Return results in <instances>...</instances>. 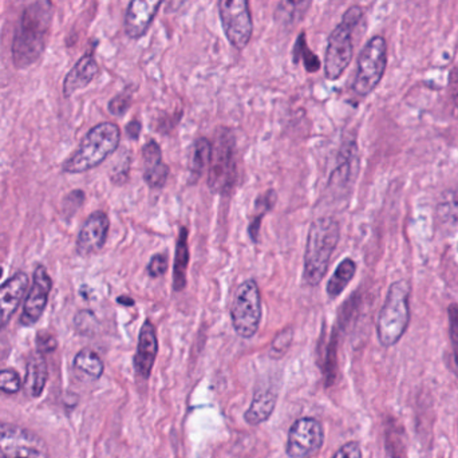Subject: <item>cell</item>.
<instances>
[{"label": "cell", "instance_id": "obj_1", "mask_svg": "<svg viewBox=\"0 0 458 458\" xmlns=\"http://www.w3.org/2000/svg\"><path fill=\"white\" fill-rule=\"evenodd\" d=\"M52 15L54 10L50 0H38L26 7L12 42V61L18 69H26L41 58L51 27Z\"/></svg>", "mask_w": 458, "mask_h": 458}, {"label": "cell", "instance_id": "obj_2", "mask_svg": "<svg viewBox=\"0 0 458 458\" xmlns=\"http://www.w3.org/2000/svg\"><path fill=\"white\" fill-rule=\"evenodd\" d=\"M339 237V222L332 217H319L311 224L306 245L303 274V279L311 287H316L323 280Z\"/></svg>", "mask_w": 458, "mask_h": 458}, {"label": "cell", "instance_id": "obj_3", "mask_svg": "<svg viewBox=\"0 0 458 458\" xmlns=\"http://www.w3.org/2000/svg\"><path fill=\"white\" fill-rule=\"evenodd\" d=\"M121 141V130L113 122H102L93 129L81 143L80 148L64 162L66 174H83L98 167L110 154L114 153Z\"/></svg>", "mask_w": 458, "mask_h": 458}, {"label": "cell", "instance_id": "obj_4", "mask_svg": "<svg viewBox=\"0 0 458 458\" xmlns=\"http://www.w3.org/2000/svg\"><path fill=\"white\" fill-rule=\"evenodd\" d=\"M409 297L410 285L407 280H398L390 285L376 322V334L382 346H392L407 331L410 319Z\"/></svg>", "mask_w": 458, "mask_h": 458}, {"label": "cell", "instance_id": "obj_5", "mask_svg": "<svg viewBox=\"0 0 458 458\" xmlns=\"http://www.w3.org/2000/svg\"><path fill=\"white\" fill-rule=\"evenodd\" d=\"M363 12L360 6H353L343 15L342 22L330 34L324 58V75L327 80L337 81L352 64L353 33L362 19Z\"/></svg>", "mask_w": 458, "mask_h": 458}, {"label": "cell", "instance_id": "obj_6", "mask_svg": "<svg viewBox=\"0 0 458 458\" xmlns=\"http://www.w3.org/2000/svg\"><path fill=\"white\" fill-rule=\"evenodd\" d=\"M237 180V140L231 130L220 129L212 145L208 185L212 192L227 195Z\"/></svg>", "mask_w": 458, "mask_h": 458}, {"label": "cell", "instance_id": "obj_7", "mask_svg": "<svg viewBox=\"0 0 458 458\" xmlns=\"http://www.w3.org/2000/svg\"><path fill=\"white\" fill-rule=\"evenodd\" d=\"M387 64L386 41L374 36L363 47L358 57L357 74L353 90L357 96L368 97L376 90L384 77Z\"/></svg>", "mask_w": 458, "mask_h": 458}, {"label": "cell", "instance_id": "obj_8", "mask_svg": "<svg viewBox=\"0 0 458 458\" xmlns=\"http://www.w3.org/2000/svg\"><path fill=\"white\" fill-rule=\"evenodd\" d=\"M235 332L245 339L255 337L261 321V297L258 283L245 280L235 294L231 307Z\"/></svg>", "mask_w": 458, "mask_h": 458}, {"label": "cell", "instance_id": "obj_9", "mask_svg": "<svg viewBox=\"0 0 458 458\" xmlns=\"http://www.w3.org/2000/svg\"><path fill=\"white\" fill-rule=\"evenodd\" d=\"M217 9L225 38L234 49L242 51L253 33L250 0H219Z\"/></svg>", "mask_w": 458, "mask_h": 458}, {"label": "cell", "instance_id": "obj_10", "mask_svg": "<svg viewBox=\"0 0 458 458\" xmlns=\"http://www.w3.org/2000/svg\"><path fill=\"white\" fill-rule=\"evenodd\" d=\"M0 458H49V447L34 431L0 423Z\"/></svg>", "mask_w": 458, "mask_h": 458}, {"label": "cell", "instance_id": "obj_11", "mask_svg": "<svg viewBox=\"0 0 458 458\" xmlns=\"http://www.w3.org/2000/svg\"><path fill=\"white\" fill-rule=\"evenodd\" d=\"M323 442L322 423L313 417L299 418L290 429L285 453L290 458H308L322 449Z\"/></svg>", "mask_w": 458, "mask_h": 458}, {"label": "cell", "instance_id": "obj_12", "mask_svg": "<svg viewBox=\"0 0 458 458\" xmlns=\"http://www.w3.org/2000/svg\"><path fill=\"white\" fill-rule=\"evenodd\" d=\"M51 289V277L49 276L43 266H39L34 272L33 285L23 306L22 316H20V323L23 326H33L41 319L46 310Z\"/></svg>", "mask_w": 458, "mask_h": 458}, {"label": "cell", "instance_id": "obj_13", "mask_svg": "<svg viewBox=\"0 0 458 458\" xmlns=\"http://www.w3.org/2000/svg\"><path fill=\"white\" fill-rule=\"evenodd\" d=\"M109 217L105 212L97 211L91 213L81 228L77 240V251L81 256H89L98 252L106 243L109 234Z\"/></svg>", "mask_w": 458, "mask_h": 458}, {"label": "cell", "instance_id": "obj_14", "mask_svg": "<svg viewBox=\"0 0 458 458\" xmlns=\"http://www.w3.org/2000/svg\"><path fill=\"white\" fill-rule=\"evenodd\" d=\"M164 0H130L125 15V33L130 39L145 35Z\"/></svg>", "mask_w": 458, "mask_h": 458}, {"label": "cell", "instance_id": "obj_15", "mask_svg": "<svg viewBox=\"0 0 458 458\" xmlns=\"http://www.w3.org/2000/svg\"><path fill=\"white\" fill-rule=\"evenodd\" d=\"M28 276L25 272H18L6 283L0 285V331L6 329L19 307L28 287Z\"/></svg>", "mask_w": 458, "mask_h": 458}, {"label": "cell", "instance_id": "obj_16", "mask_svg": "<svg viewBox=\"0 0 458 458\" xmlns=\"http://www.w3.org/2000/svg\"><path fill=\"white\" fill-rule=\"evenodd\" d=\"M157 353H159V340H157L156 329L151 321H145L138 335L137 352L133 360L138 378L146 381L151 376Z\"/></svg>", "mask_w": 458, "mask_h": 458}, {"label": "cell", "instance_id": "obj_17", "mask_svg": "<svg viewBox=\"0 0 458 458\" xmlns=\"http://www.w3.org/2000/svg\"><path fill=\"white\" fill-rule=\"evenodd\" d=\"M99 67L96 58L91 52L83 55L82 58L70 70L69 74L65 78L64 94L65 97H72L75 91L86 88L93 82L94 78L98 74Z\"/></svg>", "mask_w": 458, "mask_h": 458}, {"label": "cell", "instance_id": "obj_18", "mask_svg": "<svg viewBox=\"0 0 458 458\" xmlns=\"http://www.w3.org/2000/svg\"><path fill=\"white\" fill-rule=\"evenodd\" d=\"M311 4L313 0H279L275 12V22L283 30H290L305 19Z\"/></svg>", "mask_w": 458, "mask_h": 458}, {"label": "cell", "instance_id": "obj_19", "mask_svg": "<svg viewBox=\"0 0 458 458\" xmlns=\"http://www.w3.org/2000/svg\"><path fill=\"white\" fill-rule=\"evenodd\" d=\"M276 394L271 390L256 392L250 408L245 413V423L251 426H258L268 421L276 407Z\"/></svg>", "mask_w": 458, "mask_h": 458}, {"label": "cell", "instance_id": "obj_20", "mask_svg": "<svg viewBox=\"0 0 458 458\" xmlns=\"http://www.w3.org/2000/svg\"><path fill=\"white\" fill-rule=\"evenodd\" d=\"M187 228L180 229L179 239L176 245V256L174 266V290L182 291L187 287V269L190 264V243H188Z\"/></svg>", "mask_w": 458, "mask_h": 458}, {"label": "cell", "instance_id": "obj_21", "mask_svg": "<svg viewBox=\"0 0 458 458\" xmlns=\"http://www.w3.org/2000/svg\"><path fill=\"white\" fill-rule=\"evenodd\" d=\"M47 382V365L43 354L34 353L27 362L26 386L33 397H39L43 392Z\"/></svg>", "mask_w": 458, "mask_h": 458}, {"label": "cell", "instance_id": "obj_22", "mask_svg": "<svg viewBox=\"0 0 458 458\" xmlns=\"http://www.w3.org/2000/svg\"><path fill=\"white\" fill-rule=\"evenodd\" d=\"M355 271H357V264L353 259H345L340 261L339 266L335 269L334 275L330 277L327 283V294L330 298L335 299L339 297L345 290H346L349 283L354 277Z\"/></svg>", "mask_w": 458, "mask_h": 458}, {"label": "cell", "instance_id": "obj_23", "mask_svg": "<svg viewBox=\"0 0 458 458\" xmlns=\"http://www.w3.org/2000/svg\"><path fill=\"white\" fill-rule=\"evenodd\" d=\"M211 156L212 144L206 138H198L193 145L192 156H190V170L192 182H198L203 176L206 167H209Z\"/></svg>", "mask_w": 458, "mask_h": 458}, {"label": "cell", "instance_id": "obj_24", "mask_svg": "<svg viewBox=\"0 0 458 458\" xmlns=\"http://www.w3.org/2000/svg\"><path fill=\"white\" fill-rule=\"evenodd\" d=\"M276 203V192L275 190H267L264 195L256 201L255 214L251 220L250 227H248V234L253 243H258L259 232H260V224L263 217L266 216L267 212L271 211Z\"/></svg>", "mask_w": 458, "mask_h": 458}, {"label": "cell", "instance_id": "obj_25", "mask_svg": "<svg viewBox=\"0 0 458 458\" xmlns=\"http://www.w3.org/2000/svg\"><path fill=\"white\" fill-rule=\"evenodd\" d=\"M74 368L90 378L99 379L104 374L105 366L97 353L90 349H83L75 355Z\"/></svg>", "mask_w": 458, "mask_h": 458}, {"label": "cell", "instance_id": "obj_26", "mask_svg": "<svg viewBox=\"0 0 458 458\" xmlns=\"http://www.w3.org/2000/svg\"><path fill=\"white\" fill-rule=\"evenodd\" d=\"M292 58H294L295 64L299 61H303L305 69L308 73H315L321 69V61L318 57L313 54L307 46V41H306V34L302 33L298 36L297 43H295L294 50H292Z\"/></svg>", "mask_w": 458, "mask_h": 458}, {"label": "cell", "instance_id": "obj_27", "mask_svg": "<svg viewBox=\"0 0 458 458\" xmlns=\"http://www.w3.org/2000/svg\"><path fill=\"white\" fill-rule=\"evenodd\" d=\"M292 340H294V330H292V327L282 330L272 340L271 350H269L271 357L275 358V360L284 357L285 353L289 352L290 347H291Z\"/></svg>", "mask_w": 458, "mask_h": 458}, {"label": "cell", "instance_id": "obj_28", "mask_svg": "<svg viewBox=\"0 0 458 458\" xmlns=\"http://www.w3.org/2000/svg\"><path fill=\"white\" fill-rule=\"evenodd\" d=\"M169 176V167L164 162L145 167L144 179L151 188H162Z\"/></svg>", "mask_w": 458, "mask_h": 458}, {"label": "cell", "instance_id": "obj_29", "mask_svg": "<svg viewBox=\"0 0 458 458\" xmlns=\"http://www.w3.org/2000/svg\"><path fill=\"white\" fill-rule=\"evenodd\" d=\"M22 387L19 374L12 369H4L0 370V392L6 394H15L19 392Z\"/></svg>", "mask_w": 458, "mask_h": 458}, {"label": "cell", "instance_id": "obj_30", "mask_svg": "<svg viewBox=\"0 0 458 458\" xmlns=\"http://www.w3.org/2000/svg\"><path fill=\"white\" fill-rule=\"evenodd\" d=\"M130 105H132V94L121 93L109 102V112L113 116L121 117L129 110Z\"/></svg>", "mask_w": 458, "mask_h": 458}, {"label": "cell", "instance_id": "obj_31", "mask_svg": "<svg viewBox=\"0 0 458 458\" xmlns=\"http://www.w3.org/2000/svg\"><path fill=\"white\" fill-rule=\"evenodd\" d=\"M167 255L164 252L156 253L151 256L148 264V272L151 277H159L167 272Z\"/></svg>", "mask_w": 458, "mask_h": 458}, {"label": "cell", "instance_id": "obj_32", "mask_svg": "<svg viewBox=\"0 0 458 458\" xmlns=\"http://www.w3.org/2000/svg\"><path fill=\"white\" fill-rule=\"evenodd\" d=\"M450 323V339H452L453 349L455 358L458 361V305H452L447 308Z\"/></svg>", "mask_w": 458, "mask_h": 458}, {"label": "cell", "instance_id": "obj_33", "mask_svg": "<svg viewBox=\"0 0 458 458\" xmlns=\"http://www.w3.org/2000/svg\"><path fill=\"white\" fill-rule=\"evenodd\" d=\"M57 346H58V343H57L54 335L44 331L38 332V337H36V347H38V352L41 353V354H49V353L54 352Z\"/></svg>", "mask_w": 458, "mask_h": 458}, {"label": "cell", "instance_id": "obj_34", "mask_svg": "<svg viewBox=\"0 0 458 458\" xmlns=\"http://www.w3.org/2000/svg\"><path fill=\"white\" fill-rule=\"evenodd\" d=\"M83 200H85V193H83L82 190H74V192L67 195L64 201L65 213H66L67 216H72L73 213L78 211V208H81Z\"/></svg>", "mask_w": 458, "mask_h": 458}, {"label": "cell", "instance_id": "obj_35", "mask_svg": "<svg viewBox=\"0 0 458 458\" xmlns=\"http://www.w3.org/2000/svg\"><path fill=\"white\" fill-rule=\"evenodd\" d=\"M331 458H362V450L358 442H347Z\"/></svg>", "mask_w": 458, "mask_h": 458}, {"label": "cell", "instance_id": "obj_36", "mask_svg": "<svg viewBox=\"0 0 458 458\" xmlns=\"http://www.w3.org/2000/svg\"><path fill=\"white\" fill-rule=\"evenodd\" d=\"M187 2L188 0H164L165 12L167 14H176Z\"/></svg>", "mask_w": 458, "mask_h": 458}, {"label": "cell", "instance_id": "obj_37", "mask_svg": "<svg viewBox=\"0 0 458 458\" xmlns=\"http://www.w3.org/2000/svg\"><path fill=\"white\" fill-rule=\"evenodd\" d=\"M127 133L129 136V138H133V140H137L138 136L141 133V124L138 121H132L128 124Z\"/></svg>", "mask_w": 458, "mask_h": 458}, {"label": "cell", "instance_id": "obj_38", "mask_svg": "<svg viewBox=\"0 0 458 458\" xmlns=\"http://www.w3.org/2000/svg\"><path fill=\"white\" fill-rule=\"evenodd\" d=\"M117 302L122 303L124 306H135V300L130 299V298L121 297L117 299Z\"/></svg>", "mask_w": 458, "mask_h": 458}, {"label": "cell", "instance_id": "obj_39", "mask_svg": "<svg viewBox=\"0 0 458 458\" xmlns=\"http://www.w3.org/2000/svg\"><path fill=\"white\" fill-rule=\"evenodd\" d=\"M2 276H4V268L0 267V279H2Z\"/></svg>", "mask_w": 458, "mask_h": 458}]
</instances>
